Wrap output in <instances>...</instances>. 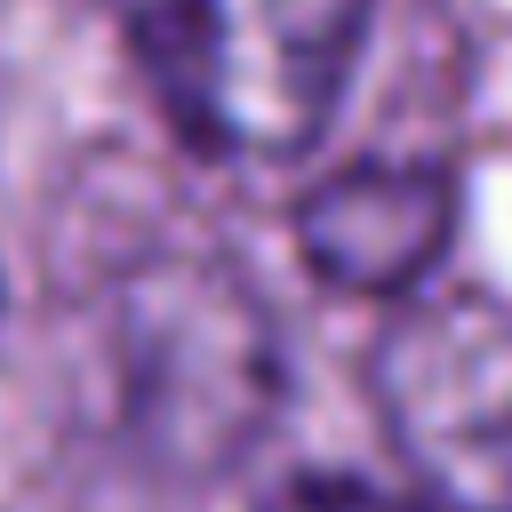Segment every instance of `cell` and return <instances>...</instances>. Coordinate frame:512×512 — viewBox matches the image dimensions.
Masks as SVG:
<instances>
[{
  "label": "cell",
  "mask_w": 512,
  "mask_h": 512,
  "mask_svg": "<svg viewBox=\"0 0 512 512\" xmlns=\"http://www.w3.org/2000/svg\"><path fill=\"white\" fill-rule=\"evenodd\" d=\"M168 120L232 160H280L336 112L368 0H128Z\"/></svg>",
  "instance_id": "6da1fadb"
},
{
  "label": "cell",
  "mask_w": 512,
  "mask_h": 512,
  "mask_svg": "<svg viewBox=\"0 0 512 512\" xmlns=\"http://www.w3.org/2000/svg\"><path fill=\"white\" fill-rule=\"evenodd\" d=\"M448 216H456V184L440 168L360 160L304 200L296 232H304L312 272H328L336 288L384 296V288H408L432 264V248L448 240Z\"/></svg>",
  "instance_id": "7a4b0ae2"
},
{
  "label": "cell",
  "mask_w": 512,
  "mask_h": 512,
  "mask_svg": "<svg viewBox=\"0 0 512 512\" xmlns=\"http://www.w3.org/2000/svg\"><path fill=\"white\" fill-rule=\"evenodd\" d=\"M264 512H456V504H416V496H392V488L352 480V472H304Z\"/></svg>",
  "instance_id": "3957f363"
}]
</instances>
